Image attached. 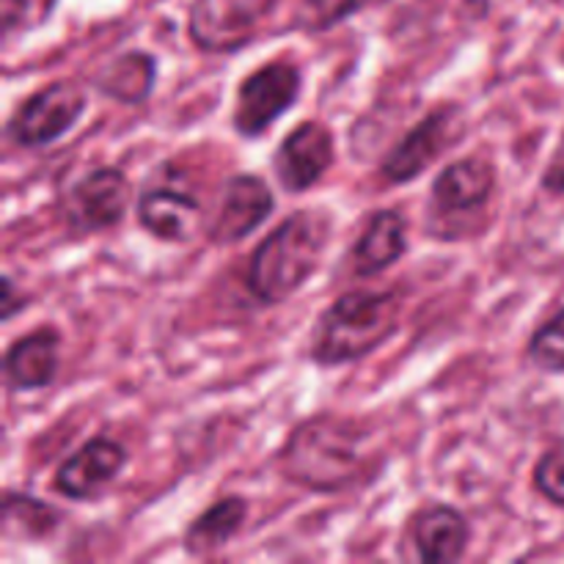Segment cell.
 Segmentation results:
<instances>
[{
  "mask_svg": "<svg viewBox=\"0 0 564 564\" xmlns=\"http://www.w3.org/2000/svg\"><path fill=\"white\" fill-rule=\"evenodd\" d=\"M367 460V433L336 416L308 419L281 449L286 477L314 494L350 488L364 474Z\"/></svg>",
  "mask_w": 564,
  "mask_h": 564,
  "instance_id": "1",
  "label": "cell"
},
{
  "mask_svg": "<svg viewBox=\"0 0 564 564\" xmlns=\"http://www.w3.org/2000/svg\"><path fill=\"white\" fill-rule=\"evenodd\" d=\"M328 218L319 209H297L284 220L248 264V290L262 303H281L295 295L319 268L328 246Z\"/></svg>",
  "mask_w": 564,
  "mask_h": 564,
  "instance_id": "2",
  "label": "cell"
},
{
  "mask_svg": "<svg viewBox=\"0 0 564 564\" xmlns=\"http://www.w3.org/2000/svg\"><path fill=\"white\" fill-rule=\"evenodd\" d=\"M397 319V292H350L319 317L312 339V358L323 367L358 361L394 334Z\"/></svg>",
  "mask_w": 564,
  "mask_h": 564,
  "instance_id": "3",
  "label": "cell"
},
{
  "mask_svg": "<svg viewBox=\"0 0 564 564\" xmlns=\"http://www.w3.org/2000/svg\"><path fill=\"white\" fill-rule=\"evenodd\" d=\"M86 105L88 99L83 86L72 80L50 83L14 110L6 132L22 149L50 147L80 121Z\"/></svg>",
  "mask_w": 564,
  "mask_h": 564,
  "instance_id": "4",
  "label": "cell"
},
{
  "mask_svg": "<svg viewBox=\"0 0 564 564\" xmlns=\"http://www.w3.org/2000/svg\"><path fill=\"white\" fill-rule=\"evenodd\" d=\"M301 72L286 61L262 66L242 80L235 105V127L240 135L257 138L275 124L301 97Z\"/></svg>",
  "mask_w": 564,
  "mask_h": 564,
  "instance_id": "5",
  "label": "cell"
},
{
  "mask_svg": "<svg viewBox=\"0 0 564 564\" xmlns=\"http://www.w3.org/2000/svg\"><path fill=\"white\" fill-rule=\"evenodd\" d=\"M132 202V187L119 169H97L66 193V224L77 235H97L121 224Z\"/></svg>",
  "mask_w": 564,
  "mask_h": 564,
  "instance_id": "6",
  "label": "cell"
},
{
  "mask_svg": "<svg viewBox=\"0 0 564 564\" xmlns=\"http://www.w3.org/2000/svg\"><path fill=\"white\" fill-rule=\"evenodd\" d=\"M275 0H196L191 36L204 53H235L257 33Z\"/></svg>",
  "mask_w": 564,
  "mask_h": 564,
  "instance_id": "7",
  "label": "cell"
},
{
  "mask_svg": "<svg viewBox=\"0 0 564 564\" xmlns=\"http://www.w3.org/2000/svg\"><path fill=\"white\" fill-rule=\"evenodd\" d=\"M463 130V110L457 105L435 108L422 119V124L413 127L400 143L383 160V176L397 185L416 180L419 174L430 169L452 143L457 141Z\"/></svg>",
  "mask_w": 564,
  "mask_h": 564,
  "instance_id": "8",
  "label": "cell"
},
{
  "mask_svg": "<svg viewBox=\"0 0 564 564\" xmlns=\"http://www.w3.org/2000/svg\"><path fill=\"white\" fill-rule=\"evenodd\" d=\"M273 207V191L259 176H231L220 191L215 218L209 220V237L220 246H231V242L242 240L253 229H259L270 218Z\"/></svg>",
  "mask_w": 564,
  "mask_h": 564,
  "instance_id": "9",
  "label": "cell"
},
{
  "mask_svg": "<svg viewBox=\"0 0 564 564\" xmlns=\"http://www.w3.org/2000/svg\"><path fill=\"white\" fill-rule=\"evenodd\" d=\"M334 163V135L319 121H303L281 141L273 158L275 176L290 193H303L317 185Z\"/></svg>",
  "mask_w": 564,
  "mask_h": 564,
  "instance_id": "10",
  "label": "cell"
},
{
  "mask_svg": "<svg viewBox=\"0 0 564 564\" xmlns=\"http://www.w3.org/2000/svg\"><path fill=\"white\" fill-rule=\"evenodd\" d=\"M124 466L127 449L119 441L94 438L58 468L55 488L75 501H94L116 482Z\"/></svg>",
  "mask_w": 564,
  "mask_h": 564,
  "instance_id": "11",
  "label": "cell"
},
{
  "mask_svg": "<svg viewBox=\"0 0 564 564\" xmlns=\"http://www.w3.org/2000/svg\"><path fill=\"white\" fill-rule=\"evenodd\" d=\"M496 187L494 165L479 158H466L444 169L435 180L430 198V218H460L477 215L490 202Z\"/></svg>",
  "mask_w": 564,
  "mask_h": 564,
  "instance_id": "12",
  "label": "cell"
},
{
  "mask_svg": "<svg viewBox=\"0 0 564 564\" xmlns=\"http://www.w3.org/2000/svg\"><path fill=\"white\" fill-rule=\"evenodd\" d=\"M61 364V336L53 328H39L9 347L3 361L6 386L14 391L44 389L55 380Z\"/></svg>",
  "mask_w": 564,
  "mask_h": 564,
  "instance_id": "13",
  "label": "cell"
},
{
  "mask_svg": "<svg viewBox=\"0 0 564 564\" xmlns=\"http://www.w3.org/2000/svg\"><path fill=\"white\" fill-rule=\"evenodd\" d=\"M138 220L165 242H187L202 224V204L174 187H152L138 198Z\"/></svg>",
  "mask_w": 564,
  "mask_h": 564,
  "instance_id": "14",
  "label": "cell"
},
{
  "mask_svg": "<svg viewBox=\"0 0 564 564\" xmlns=\"http://www.w3.org/2000/svg\"><path fill=\"white\" fill-rule=\"evenodd\" d=\"M468 540H471V527L455 507L433 505L419 512L413 521V545H416L419 560L427 564H452L463 560Z\"/></svg>",
  "mask_w": 564,
  "mask_h": 564,
  "instance_id": "15",
  "label": "cell"
},
{
  "mask_svg": "<svg viewBox=\"0 0 564 564\" xmlns=\"http://www.w3.org/2000/svg\"><path fill=\"white\" fill-rule=\"evenodd\" d=\"M408 251V224L397 209H383L369 220L367 231L352 248L350 264L356 275H378L400 262Z\"/></svg>",
  "mask_w": 564,
  "mask_h": 564,
  "instance_id": "16",
  "label": "cell"
},
{
  "mask_svg": "<svg viewBox=\"0 0 564 564\" xmlns=\"http://www.w3.org/2000/svg\"><path fill=\"white\" fill-rule=\"evenodd\" d=\"M154 75H158V61L149 53H124L110 61L97 75V88L108 97L119 99L124 105H138L152 94Z\"/></svg>",
  "mask_w": 564,
  "mask_h": 564,
  "instance_id": "17",
  "label": "cell"
},
{
  "mask_svg": "<svg viewBox=\"0 0 564 564\" xmlns=\"http://www.w3.org/2000/svg\"><path fill=\"white\" fill-rule=\"evenodd\" d=\"M248 516V505L240 496H226L218 505L209 507L204 516H198L185 532V549L191 554H213L224 549L231 538L242 529Z\"/></svg>",
  "mask_w": 564,
  "mask_h": 564,
  "instance_id": "18",
  "label": "cell"
},
{
  "mask_svg": "<svg viewBox=\"0 0 564 564\" xmlns=\"http://www.w3.org/2000/svg\"><path fill=\"white\" fill-rule=\"evenodd\" d=\"M61 516L55 507L44 505V501L31 499V496H6L3 505V532H11V529H20V534L25 538H42V534H50L55 527H58Z\"/></svg>",
  "mask_w": 564,
  "mask_h": 564,
  "instance_id": "19",
  "label": "cell"
},
{
  "mask_svg": "<svg viewBox=\"0 0 564 564\" xmlns=\"http://www.w3.org/2000/svg\"><path fill=\"white\" fill-rule=\"evenodd\" d=\"M529 358L543 372H564V308L532 336Z\"/></svg>",
  "mask_w": 564,
  "mask_h": 564,
  "instance_id": "20",
  "label": "cell"
},
{
  "mask_svg": "<svg viewBox=\"0 0 564 564\" xmlns=\"http://www.w3.org/2000/svg\"><path fill=\"white\" fill-rule=\"evenodd\" d=\"M534 485L545 499L564 507V438L556 441L534 468Z\"/></svg>",
  "mask_w": 564,
  "mask_h": 564,
  "instance_id": "21",
  "label": "cell"
},
{
  "mask_svg": "<svg viewBox=\"0 0 564 564\" xmlns=\"http://www.w3.org/2000/svg\"><path fill=\"white\" fill-rule=\"evenodd\" d=\"M364 0H312V28H328L336 20L347 17L350 11H356Z\"/></svg>",
  "mask_w": 564,
  "mask_h": 564,
  "instance_id": "22",
  "label": "cell"
},
{
  "mask_svg": "<svg viewBox=\"0 0 564 564\" xmlns=\"http://www.w3.org/2000/svg\"><path fill=\"white\" fill-rule=\"evenodd\" d=\"M543 187L551 193H564V143L556 149L554 160L549 163V171L543 176Z\"/></svg>",
  "mask_w": 564,
  "mask_h": 564,
  "instance_id": "23",
  "label": "cell"
},
{
  "mask_svg": "<svg viewBox=\"0 0 564 564\" xmlns=\"http://www.w3.org/2000/svg\"><path fill=\"white\" fill-rule=\"evenodd\" d=\"M0 9H3V36L9 39L17 31V25H22V20H25L28 0H3Z\"/></svg>",
  "mask_w": 564,
  "mask_h": 564,
  "instance_id": "24",
  "label": "cell"
},
{
  "mask_svg": "<svg viewBox=\"0 0 564 564\" xmlns=\"http://www.w3.org/2000/svg\"><path fill=\"white\" fill-rule=\"evenodd\" d=\"M20 308H25V297L17 295L14 279H9V275H6L3 279V323H11Z\"/></svg>",
  "mask_w": 564,
  "mask_h": 564,
  "instance_id": "25",
  "label": "cell"
}]
</instances>
